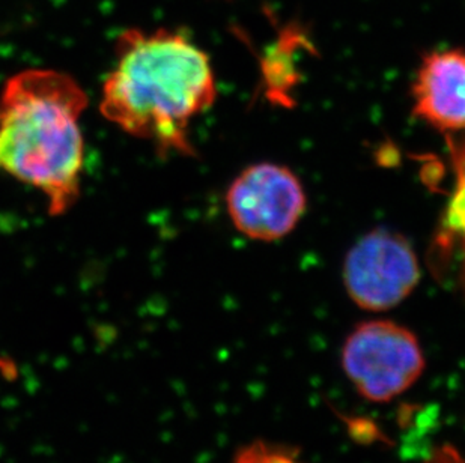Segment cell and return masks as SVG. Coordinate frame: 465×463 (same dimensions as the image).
Instances as JSON below:
<instances>
[{
    "label": "cell",
    "instance_id": "obj_1",
    "mask_svg": "<svg viewBox=\"0 0 465 463\" xmlns=\"http://www.w3.org/2000/svg\"><path fill=\"white\" fill-rule=\"evenodd\" d=\"M215 96L210 56L184 32L127 29L116 41L100 112L130 136L151 142L163 157H193L190 123Z\"/></svg>",
    "mask_w": 465,
    "mask_h": 463
},
{
    "label": "cell",
    "instance_id": "obj_2",
    "mask_svg": "<svg viewBox=\"0 0 465 463\" xmlns=\"http://www.w3.org/2000/svg\"><path fill=\"white\" fill-rule=\"evenodd\" d=\"M86 107L84 89L59 71H22L0 93V172L38 188L52 215L65 214L80 196Z\"/></svg>",
    "mask_w": 465,
    "mask_h": 463
},
{
    "label": "cell",
    "instance_id": "obj_3",
    "mask_svg": "<svg viewBox=\"0 0 465 463\" xmlns=\"http://www.w3.org/2000/svg\"><path fill=\"white\" fill-rule=\"evenodd\" d=\"M342 366L364 399L389 402L419 379L425 357L407 328L391 320H369L348 336Z\"/></svg>",
    "mask_w": 465,
    "mask_h": 463
},
{
    "label": "cell",
    "instance_id": "obj_4",
    "mask_svg": "<svg viewBox=\"0 0 465 463\" xmlns=\"http://www.w3.org/2000/svg\"><path fill=\"white\" fill-rule=\"evenodd\" d=\"M226 208L242 235L272 242L297 228L308 199L294 172L276 163H258L244 169L229 185Z\"/></svg>",
    "mask_w": 465,
    "mask_h": 463
},
{
    "label": "cell",
    "instance_id": "obj_5",
    "mask_svg": "<svg viewBox=\"0 0 465 463\" xmlns=\"http://www.w3.org/2000/svg\"><path fill=\"white\" fill-rule=\"evenodd\" d=\"M420 281V263L404 235L375 229L361 236L343 263V283L357 306L386 311L400 306Z\"/></svg>",
    "mask_w": 465,
    "mask_h": 463
},
{
    "label": "cell",
    "instance_id": "obj_6",
    "mask_svg": "<svg viewBox=\"0 0 465 463\" xmlns=\"http://www.w3.org/2000/svg\"><path fill=\"white\" fill-rule=\"evenodd\" d=\"M411 95L420 121L443 134H465V48L426 53Z\"/></svg>",
    "mask_w": 465,
    "mask_h": 463
},
{
    "label": "cell",
    "instance_id": "obj_7",
    "mask_svg": "<svg viewBox=\"0 0 465 463\" xmlns=\"http://www.w3.org/2000/svg\"><path fill=\"white\" fill-rule=\"evenodd\" d=\"M306 48H312V43L302 27L297 25L283 27L262 59V79L268 100L276 104H290L291 91L299 84L297 59Z\"/></svg>",
    "mask_w": 465,
    "mask_h": 463
},
{
    "label": "cell",
    "instance_id": "obj_8",
    "mask_svg": "<svg viewBox=\"0 0 465 463\" xmlns=\"http://www.w3.org/2000/svg\"><path fill=\"white\" fill-rule=\"evenodd\" d=\"M458 180L443 215L444 235L465 244V149L457 153Z\"/></svg>",
    "mask_w": 465,
    "mask_h": 463
},
{
    "label": "cell",
    "instance_id": "obj_9",
    "mask_svg": "<svg viewBox=\"0 0 465 463\" xmlns=\"http://www.w3.org/2000/svg\"><path fill=\"white\" fill-rule=\"evenodd\" d=\"M237 463H299V460L281 448L258 444L242 450L238 455Z\"/></svg>",
    "mask_w": 465,
    "mask_h": 463
}]
</instances>
